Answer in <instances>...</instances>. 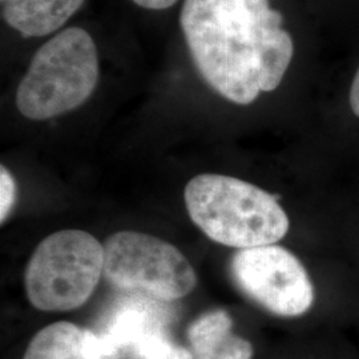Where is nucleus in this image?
<instances>
[{"mask_svg":"<svg viewBox=\"0 0 359 359\" xmlns=\"http://www.w3.org/2000/svg\"><path fill=\"white\" fill-rule=\"evenodd\" d=\"M97 81L93 39L83 28H67L34 55L16 90V107L27 118L48 120L86 103Z\"/></svg>","mask_w":359,"mask_h":359,"instance_id":"obj_3","label":"nucleus"},{"mask_svg":"<svg viewBox=\"0 0 359 359\" xmlns=\"http://www.w3.org/2000/svg\"><path fill=\"white\" fill-rule=\"evenodd\" d=\"M156 306L147 302H128L116 309L107 322L103 333L97 334L103 342L107 357L121 348H128L140 335L156 329H164V317Z\"/></svg>","mask_w":359,"mask_h":359,"instance_id":"obj_10","label":"nucleus"},{"mask_svg":"<svg viewBox=\"0 0 359 359\" xmlns=\"http://www.w3.org/2000/svg\"><path fill=\"white\" fill-rule=\"evenodd\" d=\"M84 0H6L3 19L26 38H40L59 29Z\"/></svg>","mask_w":359,"mask_h":359,"instance_id":"obj_9","label":"nucleus"},{"mask_svg":"<svg viewBox=\"0 0 359 359\" xmlns=\"http://www.w3.org/2000/svg\"><path fill=\"white\" fill-rule=\"evenodd\" d=\"M16 201V182L11 172L1 165L0 168V221L4 222L10 216Z\"/></svg>","mask_w":359,"mask_h":359,"instance_id":"obj_12","label":"nucleus"},{"mask_svg":"<svg viewBox=\"0 0 359 359\" xmlns=\"http://www.w3.org/2000/svg\"><path fill=\"white\" fill-rule=\"evenodd\" d=\"M132 1L147 10H167L177 0H132Z\"/></svg>","mask_w":359,"mask_h":359,"instance_id":"obj_13","label":"nucleus"},{"mask_svg":"<svg viewBox=\"0 0 359 359\" xmlns=\"http://www.w3.org/2000/svg\"><path fill=\"white\" fill-rule=\"evenodd\" d=\"M1 1H3V3H4V1H6V0H1Z\"/></svg>","mask_w":359,"mask_h":359,"instance_id":"obj_15","label":"nucleus"},{"mask_svg":"<svg viewBox=\"0 0 359 359\" xmlns=\"http://www.w3.org/2000/svg\"><path fill=\"white\" fill-rule=\"evenodd\" d=\"M187 337L196 359H253L252 344L233 333V320L225 310L200 316L188 327Z\"/></svg>","mask_w":359,"mask_h":359,"instance_id":"obj_7","label":"nucleus"},{"mask_svg":"<svg viewBox=\"0 0 359 359\" xmlns=\"http://www.w3.org/2000/svg\"><path fill=\"white\" fill-rule=\"evenodd\" d=\"M103 271L104 248L97 238L77 229L52 233L27 264V298L41 311L75 310L90 299Z\"/></svg>","mask_w":359,"mask_h":359,"instance_id":"obj_4","label":"nucleus"},{"mask_svg":"<svg viewBox=\"0 0 359 359\" xmlns=\"http://www.w3.org/2000/svg\"><path fill=\"white\" fill-rule=\"evenodd\" d=\"M350 105L354 115L359 117V68L353 80V86L350 90Z\"/></svg>","mask_w":359,"mask_h":359,"instance_id":"obj_14","label":"nucleus"},{"mask_svg":"<svg viewBox=\"0 0 359 359\" xmlns=\"http://www.w3.org/2000/svg\"><path fill=\"white\" fill-rule=\"evenodd\" d=\"M128 350L136 359H196L189 350L173 344L164 329L142 334Z\"/></svg>","mask_w":359,"mask_h":359,"instance_id":"obj_11","label":"nucleus"},{"mask_svg":"<svg viewBox=\"0 0 359 359\" xmlns=\"http://www.w3.org/2000/svg\"><path fill=\"white\" fill-rule=\"evenodd\" d=\"M184 198L193 224L224 246L274 245L289 231V217L277 198L244 180L203 173L187 184Z\"/></svg>","mask_w":359,"mask_h":359,"instance_id":"obj_2","label":"nucleus"},{"mask_svg":"<svg viewBox=\"0 0 359 359\" xmlns=\"http://www.w3.org/2000/svg\"><path fill=\"white\" fill-rule=\"evenodd\" d=\"M104 248L103 276L120 290L170 302L192 293L197 274L175 245L139 231H117Z\"/></svg>","mask_w":359,"mask_h":359,"instance_id":"obj_5","label":"nucleus"},{"mask_svg":"<svg viewBox=\"0 0 359 359\" xmlns=\"http://www.w3.org/2000/svg\"><path fill=\"white\" fill-rule=\"evenodd\" d=\"M269 0H184L180 25L193 62L222 97L252 104L283 81L294 53Z\"/></svg>","mask_w":359,"mask_h":359,"instance_id":"obj_1","label":"nucleus"},{"mask_svg":"<svg viewBox=\"0 0 359 359\" xmlns=\"http://www.w3.org/2000/svg\"><path fill=\"white\" fill-rule=\"evenodd\" d=\"M229 271L243 294L276 316H302L314 302L308 271L283 246L240 249L231 257Z\"/></svg>","mask_w":359,"mask_h":359,"instance_id":"obj_6","label":"nucleus"},{"mask_svg":"<svg viewBox=\"0 0 359 359\" xmlns=\"http://www.w3.org/2000/svg\"><path fill=\"white\" fill-rule=\"evenodd\" d=\"M100 337L71 322H56L34 335L23 359H105Z\"/></svg>","mask_w":359,"mask_h":359,"instance_id":"obj_8","label":"nucleus"}]
</instances>
